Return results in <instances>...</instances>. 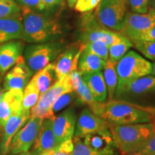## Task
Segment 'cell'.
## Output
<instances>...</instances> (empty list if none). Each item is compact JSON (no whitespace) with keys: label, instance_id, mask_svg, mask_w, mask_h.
I'll use <instances>...</instances> for the list:
<instances>
[{"label":"cell","instance_id":"cell-18","mask_svg":"<svg viewBox=\"0 0 155 155\" xmlns=\"http://www.w3.org/2000/svg\"><path fill=\"white\" fill-rule=\"evenodd\" d=\"M24 45L19 40H12L0 45V73L5 74L22 56Z\"/></svg>","mask_w":155,"mask_h":155},{"label":"cell","instance_id":"cell-43","mask_svg":"<svg viewBox=\"0 0 155 155\" xmlns=\"http://www.w3.org/2000/svg\"><path fill=\"white\" fill-rule=\"evenodd\" d=\"M2 75L0 73V101L2 99Z\"/></svg>","mask_w":155,"mask_h":155},{"label":"cell","instance_id":"cell-17","mask_svg":"<svg viewBox=\"0 0 155 155\" xmlns=\"http://www.w3.org/2000/svg\"><path fill=\"white\" fill-rule=\"evenodd\" d=\"M23 96L22 90L6 91L2 93L0 101V126L5 127L9 118L20 110L22 107Z\"/></svg>","mask_w":155,"mask_h":155},{"label":"cell","instance_id":"cell-8","mask_svg":"<svg viewBox=\"0 0 155 155\" xmlns=\"http://www.w3.org/2000/svg\"><path fill=\"white\" fill-rule=\"evenodd\" d=\"M61 45L58 42H47L28 45L24 51V59L32 73L44 68L61 52Z\"/></svg>","mask_w":155,"mask_h":155},{"label":"cell","instance_id":"cell-12","mask_svg":"<svg viewBox=\"0 0 155 155\" xmlns=\"http://www.w3.org/2000/svg\"><path fill=\"white\" fill-rule=\"evenodd\" d=\"M33 73L29 68L22 56L17 63L9 70L3 78L4 91L9 90H24L30 81Z\"/></svg>","mask_w":155,"mask_h":155},{"label":"cell","instance_id":"cell-27","mask_svg":"<svg viewBox=\"0 0 155 155\" xmlns=\"http://www.w3.org/2000/svg\"><path fill=\"white\" fill-rule=\"evenodd\" d=\"M40 96V92L32 78L23 90L22 101V109L25 111H30L31 108L38 102Z\"/></svg>","mask_w":155,"mask_h":155},{"label":"cell","instance_id":"cell-39","mask_svg":"<svg viewBox=\"0 0 155 155\" xmlns=\"http://www.w3.org/2000/svg\"><path fill=\"white\" fill-rule=\"evenodd\" d=\"M139 40H147V41H155V26L141 37Z\"/></svg>","mask_w":155,"mask_h":155},{"label":"cell","instance_id":"cell-16","mask_svg":"<svg viewBox=\"0 0 155 155\" xmlns=\"http://www.w3.org/2000/svg\"><path fill=\"white\" fill-rule=\"evenodd\" d=\"M83 142L95 152L101 155H112L116 147L109 129L95 131L86 135Z\"/></svg>","mask_w":155,"mask_h":155},{"label":"cell","instance_id":"cell-15","mask_svg":"<svg viewBox=\"0 0 155 155\" xmlns=\"http://www.w3.org/2000/svg\"><path fill=\"white\" fill-rule=\"evenodd\" d=\"M109 124L104 119L96 115L89 109L81 112L75 124L74 137L84 138L89 134L109 129Z\"/></svg>","mask_w":155,"mask_h":155},{"label":"cell","instance_id":"cell-5","mask_svg":"<svg viewBox=\"0 0 155 155\" xmlns=\"http://www.w3.org/2000/svg\"><path fill=\"white\" fill-rule=\"evenodd\" d=\"M115 96L137 105L155 108V76L148 75L134 81Z\"/></svg>","mask_w":155,"mask_h":155},{"label":"cell","instance_id":"cell-29","mask_svg":"<svg viewBox=\"0 0 155 155\" xmlns=\"http://www.w3.org/2000/svg\"><path fill=\"white\" fill-rule=\"evenodd\" d=\"M131 42L133 43V47L138 50L145 58L155 61V41L132 40Z\"/></svg>","mask_w":155,"mask_h":155},{"label":"cell","instance_id":"cell-34","mask_svg":"<svg viewBox=\"0 0 155 155\" xmlns=\"http://www.w3.org/2000/svg\"><path fill=\"white\" fill-rule=\"evenodd\" d=\"M73 155H101L87 146L81 138L73 137Z\"/></svg>","mask_w":155,"mask_h":155},{"label":"cell","instance_id":"cell-19","mask_svg":"<svg viewBox=\"0 0 155 155\" xmlns=\"http://www.w3.org/2000/svg\"><path fill=\"white\" fill-rule=\"evenodd\" d=\"M69 75L73 91L75 92L81 102L88 105L91 111L96 115L101 102L96 101L94 99L86 83L83 80L82 76L78 71V68L73 69L70 72Z\"/></svg>","mask_w":155,"mask_h":155},{"label":"cell","instance_id":"cell-9","mask_svg":"<svg viewBox=\"0 0 155 155\" xmlns=\"http://www.w3.org/2000/svg\"><path fill=\"white\" fill-rule=\"evenodd\" d=\"M155 26V9L149 8L144 14L128 12L126 14L124 25L119 32L131 40H139L145 32Z\"/></svg>","mask_w":155,"mask_h":155},{"label":"cell","instance_id":"cell-14","mask_svg":"<svg viewBox=\"0 0 155 155\" xmlns=\"http://www.w3.org/2000/svg\"><path fill=\"white\" fill-rule=\"evenodd\" d=\"M76 117L72 108L62 112L53 120V129L57 146L72 139L74 136Z\"/></svg>","mask_w":155,"mask_h":155},{"label":"cell","instance_id":"cell-47","mask_svg":"<svg viewBox=\"0 0 155 155\" xmlns=\"http://www.w3.org/2000/svg\"><path fill=\"white\" fill-rule=\"evenodd\" d=\"M0 128H1V126H0Z\"/></svg>","mask_w":155,"mask_h":155},{"label":"cell","instance_id":"cell-44","mask_svg":"<svg viewBox=\"0 0 155 155\" xmlns=\"http://www.w3.org/2000/svg\"><path fill=\"white\" fill-rule=\"evenodd\" d=\"M153 76H155V63L152 64V71H151V73Z\"/></svg>","mask_w":155,"mask_h":155},{"label":"cell","instance_id":"cell-20","mask_svg":"<svg viewBox=\"0 0 155 155\" xmlns=\"http://www.w3.org/2000/svg\"><path fill=\"white\" fill-rule=\"evenodd\" d=\"M57 147L55 137L53 129V120L44 119L35 141L33 144V150L37 154L53 150Z\"/></svg>","mask_w":155,"mask_h":155},{"label":"cell","instance_id":"cell-6","mask_svg":"<svg viewBox=\"0 0 155 155\" xmlns=\"http://www.w3.org/2000/svg\"><path fill=\"white\" fill-rule=\"evenodd\" d=\"M74 91L69 74L60 78L47 91L40 96L37 104L30 110V117L53 120L55 114L52 112L51 108L54 102L59 96L65 93Z\"/></svg>","mask_w":155,"mask_h":155},{"label":"cell","instance_id":"cell-37","mask_svg":"<svg viewBox=\"0 0 155 155\" xmlns=\"http://www.w3.org/2000/svg\"><path fill=\"white\" fill-rule=\"evenodd\" d=\"M127 4L134 13H140L144 14L148 12L149 3L150 0H127Z\"/></svg>","mask_w":155,"mask_h":155},{"label":"cell","instance_id":"cell-21","mask_svg":"<svg viewBox=\"0 0 155 155\" xmlns=\"http://www.w3.org/2000/svg\"><path fill=\"white\" fill-rule=\"evenodd\" d=\"M23 26L21 14L0 19V45L15 40H22Z\"/></svg>","mask_w":155,"mask_h":155},{"label":"cell","instance_id":"cell-46","mask_svg":"<svg viewBox=\"0 0 155 155\" xmlns=\"http://www.w3.org/2000/svg\"><path fill=\"white\" fill-rule=\"evenodd\" d=\"M153 8H154L155 9V0H154V3H153Z\"/></svg>","mask_w":155,"mask_h":155},{"label":"cell","instance_id":"cell-25","mask_svg":"<svg viewBox=\"0 0 155 155\" xmlns=\"http://www.w3.org/2000/svg\"><path fill=\"white\" fill-rule=\"evenodd\" d=\"M32 79L40 95L47 91L58 81L54 63H49L44 68L37 72L32 77Z\"/></svg>","mask_w":155,"mask_h":155},{"label":"cell","instance_id":"cell-13","mask_svg":"<svg viewBox=\"0 0 155 155\" xmlns=\"http://www.w3.org/2000/svg\"><path fill=\"white\" fill-rule=\"evenodd\" d=\"M30 118V111H25L22 108L12 114L4 127V132L0 142V155H7L12 140L19 129Z\"/></svg>","mask_w":155,"mask_h":155},{"label":"cell","instance_id":"cell-32","mask_svg":"<svg viewBox=\"0 0 155 155\" xmlns=\"http://www.w3.org/2000/svg\"><path fill=\"white\" fill-rule=\"evenodd\" d=\"M76 96V94L75 91H70L62 94L61 96L58 98V99L54 102L53 105L52 106V112L55 114L59 111L65 108L73 100V98Z\"/></svg>","mask_w":155,"mask_h":155},{"label":"cell","instance_id":"cell-36","mask_svg":"<svg viewBox=\"0 0 155 155\" xmlns=\"http://www.w3.org/2000/svg\"><path fill=\"white\" fill-rule=\"evenodd\" d=\"M101 1V0H77L74 8L80 12H87L96 8Z\"/></svg>","mask_w":155,"mask_h":155},{"label":"cell","instance_id":"cell-35","mask_svg":"<svg viewBox=\"0 0 155 155\" xmlns=\"http://www.w3.org/2000/svg\"><path fill=\"white\" fill-rule=\"evenodd\" d=\"M73 138L64 141L62 144L49 151L51 155H73Z\"/></svg>","mask_w":155,"mask_h":155},{"label":"cell","instance_id":"cell-26","mask_svg":"<svg viewBox=\"0 0 155 155\" xmlns=\"http://www.w3.org/2000/svg\"><path fill=\"white\" fill-rule=\"evenodd\" d=\"M116 63H117L108 60L103 69L102 73L107 88L108 100L114 99L117 88L118 76L116 69Z\"/></svg>","mask_w":155,"mask_h":155},{"label":"cell","instance_id":"cell-38","mask_svg":"<svg viewBox=\"0 0 155 155\" xmlns=\"http://www.w3.org/2000/svg\"><path fill=\"white\" fill-rule=\"evenodd\" d=\"M17 2L22 5L32 9L44 10V6L42 5V0H17Z\"/></svg>","mask_w":155,"mask_h":155},{"label":"cell","instance_id":"cell-24","mask_svg":"<svg viewBox=\"0 0 155 155\" xmlns=\"http://www.w3.org/2000/svg\"><path fill=\"white\" fill-rule=\"evenodd\" d=\"M106 62L91 53L84 46L78 62V71L81 75L99 72L103 71Z\"/></svg>","mask_w":155,"mask_h":155},{"label":"cell","instance_id":"cell-41","mask_svg":"<svg viewBox=\"0 0 155 155\" xmlns=\"http://www.w3.org/2000/svg\"><path fill=\"white\" fill-rule=\"evenodd\" d=\"M9 155H38L34 151H32V152H22V153H19V154H9Z\"/></svg>","mask_w":155,"mask_h":155},{"label":"cell","instance_id":"cell-30","mask_svg":"<svg viewBox=\"0 0 155 155\" xmlns=\"http://www.w3.org/2000/svg\"><path fill=\"white\" fill-rule=\"evenodd\" d=\"M21 14V7L15 0H0V19Z\"/></svg>","mask_w":155,"mask_h":155},{"label":"cell","instance_id":"cell-1","mask_svg":"<svg viewBox=\"0 0 155 155\" xmlns=\"http://www.w3.org/2000/svg\"><path fill=\"white\" fill-rule=\"evenodd\" d=\"M97 116L105 120L109 126L149 123L155 121V108L112 99L101 103Z\"/></svg>","mask_w":155,"mask_h":155},{"label":"cell","instance_id":"cell-7","mask_svg":"<svg viewBox=\"0 0 155 155\" xmlns=\"http://www.w3.org/2000/svg\"><path fill=\"white\" fill-rule=\"evenodd\" d=\"M127 0H101L96 12L98 22L104 28L120 32L127 12Z\"/></svg>","mask_w":155,"mask_h":155},{"label":"cell","instance_id":"cell-42","mask_svg":"<svg viewBox=\"0 0 155 155\" xmlns=\"http://www.w3.org/2000/svg\"><path fill=\"white\" fill-rule=\"evenodd\" d=\"M67 2H68V4L69 7H71V8H73V7H74L77 0H67Z\"/></svg>","mask_w":155,"mask_h":155},{"label":"cell","instance_id":"cell-4","mask_svg":"<svg viewBox=\"0 0 155 155\" xmlns=\"http://www.w3.org/2000/svg\"><path fill=\"white\" fill-rule=\"evenodd\" d=\"M116 69L118 76L116 94L134 81L150 75L152 63L137 52L129 50L117 62Z\"/></svg>","mask_w":155,"mask_h":155},{"label":"cell","instance_id":"cell-23","mask_svg":"<svg viewBox=\"0 0 155 155\" xmlns=\"http://www.w3.org/2000/svg\"><path fill=\"white\" fill-rule=\"evenodd\" d=\"M81 76L94 99L98 102H105L108 96V91L102 71Z\"/></svg>","mask_w":155,"mask_h":155},{"label":"cell","instance_id":"cell-2","mask_svg":"<svg viewBox=\"0 0 155 155\" xmlns=\"http://www.w3.org/2000/svg\"><path fill=\"white\" fill-rule=\"evenodd\" d=\"M24 41L29 43L50 42L62 34L61 27L55 19L37 12L29 7L21 8Z\"/></svg>","mask_w":155,"mask_h":155},{"label":"cell","instance_id":"cell-10","mask_svg":"<svg viewBox=\"0 0 155 155\" xmlns=\"http://www.w3.org/2000/svg\"><path fill=\"white\" fill-rule=\"evenodd\" d=\"M83 22L82 31L83 44L100 41L106 43L109 47L116 42H119L124 37L119 32H116L115 31L106 29L94 17L93 18L90 16H86Z\"/></svg>","mask_w":155,"mask_h":155},{"label":"cell","instance_id":"cell-33","mask_svg":"<svg viewBox=\"0 0 155 155\" xmlns=\"http://www.w3.org/2000/svg\"><path fill=\"white\" fill-rule=\"evenodd\" d=\"M129 155H155V132L139 148Z\"/></svg>","mask_w":155,"mask_h":155},{"label":"cell","instance_id":"cell-40","mask_svg":"<svg viewBox=\"0 0 155 155\" xmlns=\"http://www.w3.org/2000/svg\"><path fill=\"white\" fill-rule=\"evenodd\" d=\"M61 2V0H42V5L45 9H48L57 5Z\"/></svg>","mask_w":155,"mask_h":155},{"label":"cell","instance_id":"cell-22","mask_svg":"<svg viewBox=\"0 0 155 155\" xmlns=\"http://www.w3.org/2000/svg\"><path fill=\"white\" fill-rule=\"evenodd\" d=\"M83 48L84 45L83 44L78 50L73 48H69L58 56L57 60L53 63L58 80L69 74L71 70L78 68V62Z\"/></svg>","mask_w":155,"mask_h":155},{"label":"cell","instance_id":"cell-3","mask_svg":"<svg viewBox=\"0 0 155 155\" xmlns=\"http://www.w3.org/2000/svg\"><path fill=\"white\" fill-rule=\"evenodd\" d=\"M116 147L121 154L129 155L139 148L155 132V121L149 123L110 126Z\"/></svg>","mask_w":155,"mask_h":155},{"label":"cell","instance_id":"cell-11","mask_svg":"<svg viewBox=\"0 0 155 155\" xmlns=\"http://www.w3.org/2000/svg\"><path fill=\"white\" fill-rule=\"evenodd\" d=\"M42 120L38 117L30 118L13 137L9 148L10 154H17L29 151L35 141Z\"/></svg>","mask_w":155,"mask_h":155},{"label":"cell","instance_id":"cell-28","mask_svg":"<svg viewBox=\"0 0 155 155\" xmlns=\"http://www.w3.org/2000/svg\"><path fill=\"white\" fill-rule=\"evenodd\" d=\"M133 47L132 42L127 37H124L119 42H116L108 48V60L117 63Z\"/></svg>","mask_w":155,"mask_h":155},{"label":"cell","instance_id":"cell-45","mask_svg":"<svg viewBox=\"0 0 155 155\" xmlns=\"http://www.w3.org/2000/svg\"><path fill=\"white\" fill-rule=\"evenodd\" d=\"M40 155H51V154H50V153L49 152H48L43 153V154H41Z\"/></svg>","mask_w":155,"mask_h":155},{"label":"cell","instance_id":"cell-31","mask_svg":"<svg viewBox=\"0 0 155 155\" xmlns=\"http://www.w3.org/2000/svg\"><path fill=\"white\" fill-rule=\"evenodd\" d=\"M85 48L91 53L101 58L104 61L108 60V48L109 47L106 43L100 41H95L83 44Z\"/></svg>","mask_w":155,"mask_h":155}]
</instances>
